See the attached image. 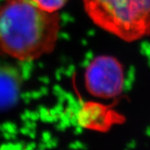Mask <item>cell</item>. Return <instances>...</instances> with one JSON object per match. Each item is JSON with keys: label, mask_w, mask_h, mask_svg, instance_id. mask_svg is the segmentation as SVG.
Listing matches in <instances>:
<instances>
[{"label": "cell", "mask_w": 150, "mask_h": 150, "mask_svg": "<svg viewBox=\"0 0 150 150\" xmlns=\"http://www.w3.org/2000/svg\"><path fill=\"white\" fill-rule=\"evenodd\" d=\"M84 82L88 92L100 98H112L123 92L124 72L118 59L100 55L92 60L86 68Z\"/></svg>", "instance_id": "obj_3"}, {"label": "cell", "mask_w": 150, "mask_h": 150, "mask_svg": "<svg viewBox=\"0 0 150 150\" xmlns=\"http://www.w3.org/2000/svg\"><path fill=\"white\" fill-rule=\"evenodd\" d=\"M60 18L32 0H4L0 4V54L30 61L54 50Z\"/></svg>", "instance_id": "obj_1"}, {"label": "cell", "mask_w": 150, "mask_h": 150, "mask_svg": "<svg viewBox=\"0 0 150 150\" xmlns=\"http://www.w3.org/2000/svg\"><path fill=\"white\" fill-rule=\"evenodd\" d=\"M98 27L126 42L150 35V0H83Z\"/></svg>", "instance_id": "obj_2"}, {"label": "cell", "mask_w": 150, "mask_h": 150, "mask_svg": "<svg viewBox=\"0 0 150 150\" xmlns=\"http://www.w3.org/2000/svg\"><path fill=\"white\" fill-rule=\"evenodd\" d=\"M21 78L15 68L0 64V110L13 106L19 96Z\"/></svg>", "instance_id": "obj_4"}, {"label": "cell", "mask_w": 150, "mask_h": 150, "mask_svg": "<svg viewBox=\"0 0 150 150\" xmlns=\"http://www.w3.org/2000/svg\"><path fill=\"white\" fill-rule=\"evenodd\" d=\"M41 9L48 13H56L62 8L67 0H32Z\"/></svg>", "instance_id": "obj_5"}]
</instances>
